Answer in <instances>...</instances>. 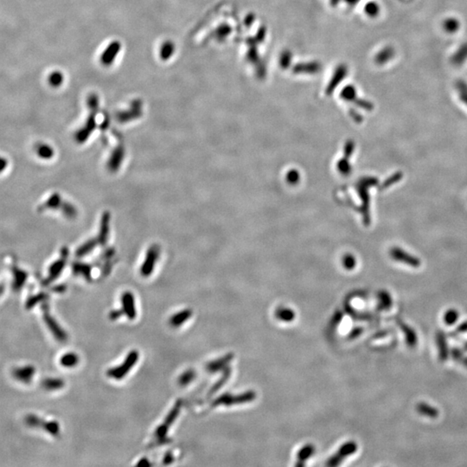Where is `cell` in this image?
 Wrapping results in <instances>:
<instances>
[{
	"instance_id": "1f68e13d",
	"label": "cell",
	"mask_w": 467,
	"mask_h": 467,
	"mask_svg": "<svg viewBox=\"0 0 467 467\" xmlns=\"http://www.w3.org/2000/svg\"><path fill=\"white\" fill-rule=\"evenodd\" d=\"M94 247H95V241H93V240L88 241L79 248V250L77 251V255L78 256H83V255H86L87 254H89V252L92 251Z\"/></svg>"
},
{
	"instance_id": "6da1fadb",
	"label": "cell",
	"mask_w": 467,
	"mask_h": 467,
	"mask_svg": "<svg viewBox=\"0 0 467 467\" xmlns=\"http://www.w3.org/2000/svg\"><path fill=\"white\" fill-rule=\"evenodd\" d=\"M182 407H183V401L181 399L177 400L169 413L166 415L164 422L159 425L158 428L155 430L154 435L157 444H166L170 441L169 438L166 437V435L170 428L173 426L176 418L179 415Z\"/></svg>"
},
{
	"instance_id": "836d02e7",
	"label": "cell",
	"mask_w": 467,
	"mask_h": 467,
	"mask_svg": "<svg viewBox=\"0 0 467 467\" xmlns=\"http://www.w3.org/2000/svg\"><path fill=\"white\" fill-rule=\"evenodd\" d=\"M122 315H125L122 309L113 310L111 313H109V319L111 320H118V319H119Z\"/></svg>"
},
{
	"instance_id": "7c38bea8",
	"label": "cell",
	"mask_w": 467,
	"mask_h": 467,
	"mask_svg": "<svg viewBox=\"0 0 467 467\" xmlns=\"http://www.w3.org/2000/svg\"><path fill=\"white\" fill-rule=\"evenodd\" d=\"M120 50V43L119 42H113L105 50L104 53L101 56V61L105 65L111 64L115 61V58L119 54Z\"/></svg>"
},
{
	"instance_id": "9c48e42d",
	"label": "cell",
	"mask_w": 467,
	"mask_h": 467,
	"mask_svg": "<svg viewBox=\"0 0 467 467\" xmlns=\"http://www.w3.org/2000/svg\"><path fill=\"white\" fill-rule=\"evenodd\" d=\"M391 255L395 261L399 263H404L413 267H419L420 266V259L414 257L413 255H409L408 252L404 251L401 248H394L392 250Z\"/></svg>"
},
{
	"instance_id": "2e32d148",
	"label": "cell",
	"mask_w": 467,
	"mask_h": 467,
	"mask_svg": "<svg viewBox=\"0 0 467 467\" xmlns=\"http://www.w3.org/2000/svg\"><path fill=\"white\" fill-rule=\"evenodd\" d=\"M123 158H124V149L122 147L117 148L112 154L109 160V164H108L109 169L113 172L117 171L120 166V163L122 162Z\"/></svg>"
},
{
	"instance_id": "d4e9b609",
	"label": "cell",
	"mask_w": 467,
	"mask_h": 467,
	"mask_svg": "<svg viewBox=\"0 0 467 467\" xmlns=\"http://www.w3.org/2000/svg\"><path fill=\"white\" fill-rule=\"evenodd\" d=\"M108 229H109V214L106 213L103 217H102V222H101V234H100V240L102 244H104L107 241V238L108 236Z\"/></svg>"
},
{
	"instance_id": "8fae6325",
	"label": "cell",
	"mask_w": 467,
	"mask_h": 467,
	"mask_svg": "<svg viewBox=\"0 0 467 467\" xmlns=\"http://www.w3.org/2000/svg\"><path fill=\"white\" fill-rule=\"evenodd\" d=\"M35 372H36L35 368L30 366V365H28V366H24L15 369L14 371H13V376H14L16 379H18V381L29 383L32 380Z\"/></svg>"
},
{
	"instance_id": "cb8c5ba5",
	"label": "cell",
	"mask_w": 467,
	"mask_h": 467,
	"mask_svg": "<svg viewBox=\"0 0 467 467\" xmlns=\"http://www.w3.org/2000/svg\"><path fill=\"white\" fill-rule=\"evenodd\" d=\"M437 345H438L439 356L441 360H446L447 358V345H446V337L442 332H438L437 334Z\"/></svg>"
},
{
	"instance_id": "5bb4252c",
	"label": "cell",
	"mask_w": 467,
	"mask_h": 467,
	"mask_svg": "<svg viewBox=\"0 0 467 467\" xmlns=\"http://www.w3.org/2000/svg\"><path fill=\"white\" fill-rule=\"evenodd\" d=\"M191 316L192 311L191 309H184L173 314V316L170 318L169 323L173 327H179L185 323L187 320H190Z\"/></svg>"
},
{
	"instance_id": "e575fe53",
	"label": "cell",
	"mask_w": 467,
	"mask_h": 467,
	"mask_svg": "<svg viewBox=\"0 0 467 467\" xmlns=\"http://www.w3.org/2000/svg\"><path fill=\"white\" fill-rule=\"evenodd\" d=\"M278 316L280 317L281 320H290L291 319H292L293 315H292L291 311H289V310H284V311H282V312H280V313H278Z\"/></svg>"
},
{
	"instance_id": "d6a6232c",
	"label": "cell",
	"mask_w": 467,
	"mask_h": 467,
	"mask_svg": "<svg viewBox=\"0 0 467 467\" xmlns=\"http://www.w3.org/2000/svg\"><path fill=\"white\" fill-rule=\"evenodd\" d=\"M459 318V313H457V311L455 310H449L448 312H446L445 316H444V321L446 324H453V323L456 322L457 320Z\"/></svg>"
},
{
	"instance_id": "44dd1931",
	"label": "cell",
	"mask_w": 467,
	"mask_h": 467,
	"mask_svg": "<svg viewBox=\"0 0 467 467\" xmlns=\"http://www.w3.org/2000/svg\"><path fill=\"white\" fill-rule=\"evenodd\" d=\"M395 50L392 47H386L378 53L377 56V61L380 64H383L392 60L395 57Z\"/></svg>"
},
{
	"instance_id": "4dcf8cb0",
	"label": "cell",
	"mask_w": 467,
	"mask_h": 467,
	"mask_svg": "<svg viewBox=\"0 0 467 467\" xmlns=\"http://www.w3.org/2000/svg\"><path fill=\"white\" fill-rule=\"evenodd\" d=\"M402 327H403V331L408 335V336H407V342H408V344H409L410 346H413V345H416V335L413 332V330H411L409 327L407 326L406 324H405V325L403 324Z\"/></svg>"
},
{
	"instance_id": "5b68a950",
	"label": "cell",
	"mask_w": 467,
	"mask_h": 467,
	"mask_svg": "<svg viewBox=\"0 0 467 467\" xmlns=\"http://www.w3.org/2000/svg\"><path fill=\"white\" fill-rule=\"evenodd\" d=\"M255 394L254 392H248L246 394H242L241 395H232L230 394H224L221 395L217 399L213 402V407L220 406V405H224V406H231L233 404H238V403H244L250 402L252 400L255 399Z\"/></svg>"
},
{
	"instance_id": "d590c367",
	"label": "cell",
	"mask_w": 467,
	"mask_h": 467,
	"mask_svg": "<svg viewBox=\"0 0 467 467\" xmlns=\"http://www.w3.org/2000/svg\"><path fill=\"white\" fill-rule=\"evenodd\" d=\"M173 461H174V457H173V453H166V455L164 456L162 464L165 465V466H168L170 464L173 463Z\"/></svg>"
},
{
	"instance_id": "e0dca14e",
	"label": "cell",
	"mask_w": 467,
	"mask_h": 467,
	"mask_svg": "<svg viewBox=\"0 0 467 467\" xmlns=\"http://www.w3.org/2000/svg\"><path fill=\"white\" fill-rule=\"evenodd\" d=\"M64 381L60 378H47L42 381V386L47 390H58L64 387Z\"/></svg>"
},
{
	"instance_id": "ac0fdd59",
	"label": "cell",
	"mask_w": 467,
	"mask_h": 467,
	"mask_svg": "<svg viewBox=\"0 0 467 467\" xmlns=\"http://www.w3.org/2000/svg\"><path fill=\"white\" fill-rule=\"evenodd\" d=\"M455 89L460 101L467 107V82L460 79L455 83Z\"/></svg>"
},
{
	"instance_id": "3957f363",
	"label": "cell",
	"mask_w": 467,
	"mask_h": 467,
	"mask_svg": "<svg viewBox=\"0 0 467 467\" xmlns=\"http://www.w3.org/2000/svg\"><path fill=\"white\" fill-rule=\"evenodd\" d=\"M42 310H43L44 322L46 323L49 330L51 331V333L54 336L55 338L58 341L62 342V343L67 341L68 340L67 332L61 328V325L58 323V321L55 320L53 317L51 316L49 306L47 304L43 305Z\"/></svg>"
},
{
	"instance_id": "ba28073f",
	"label": "cell",
	"mask_w": 467,
	"mask_h": 467,
	"mask_svg": "<svg viewBox=\"0 0 467 467\" xmlns=\"http://www.w3.org/2000/svg\"><path fill=\"white\" fill-rule=\"evenodd\" d=\"M356 449H357V446L354 442H350V443L345 444V446H342L338 453L335 454L334 456L331 458L330 461L327 463V466H330V467L338 466V465L341 463L343 460H345L346 457L355 453Z\"/></svg>"
},
{
	"instance_id": "603a6c76",
	"label": "cell",
	"mask_w": 467,
	"mask_h": 467,
	"mask_svg": "<svg viewBox=\"0 0 467 467\" xmlns=\"http://www.w3.org/2000/svg\"><path fill=\"white\" fill-rule=\"evenodd\" d=\"M230 373H231V370H230V368H226V370H224V374L223 375V377L220 378L219 381H216L215 384L213 385L212 388L209 389V391L208 393V397H210L212 396L213 395H215L216 392L219 390L220 388L223 387V385L225 384L229 378L230 377Z\"/></svg>"
},
{
	"instance_id": "8d00e7d4",
	"label": "cell",
	"mask_w": 467,
	"mask_h": 467,
	"mask_svg": "<svg viewBox=\"0 0 467 467\" xmlns=\"http://www.w3.org/2000/svg\"><path fill=\"white\" fill-rule=\"evenodd\" d=\"M151 464L147 459L143 458L137 463V467H151Z\"/></svg>"
},
{
	"instance_id": "f546056e",
	"label": "cell",
	"mask_w": 467,
	"mask_h": 467,
	"mask_svg": "<svg viewBox=\"0 0 467 467\" xmlns=\"http://www.w3.org/2000/svg\"><path fill=\"white\" fill-rule=\"evenodd\" d=\"M313 453V447L312 446H306L298 453V462L297 466L304 465V461H306V459H308Z\"/></svg>"
},
{
	"instance_id": "277c9868",
	"label": "cell",
	"mask_w": 467,
	"mask_h": 467,
	"mask_svg": "<svg viewBox=\"0 0 467 467\" xmlns=\"http://www.w3.org/2000/svg\"><path fill=\"white\" fill-rule=\"evenodd\" d=\"M26 424L29 427L35 428H42L44 431L51 434L53 436L60 435V425L57 421H45L42 418L34 414H29L26 418Z\"/></svg>"
},
{
	"instance_id": "8992f818",
	"label": "cell",
	"mask_w": 467,
	"mask_h": 467,
	"mask_svg": "<svg viewBox=\"0 0 467 467\" xmlns=\"http://www.w3.org/2000/svg\"><path fill=\"white\" fill-rule=\"evenodd\" d=\"M158 255H159V248L157 245H153L148 250L146 260L141 266L140 273L142 276L148 277L151 275L152 271L154 269L155 264L157 263Z\"/></svg>"
},
{
	"instance_id": "52a82bcc",
	"label": "cell",
	"mask_w": 467,
	"mask_h": 467,
	"mask_svg": "<svg viewBox=\"0 0 467 467\" xmlns=\"http://www.w3.org/2000/svg\"><path fill=\"white\" fill-rule=\"evenodd\" d=\"M121 304L124 314L130 320L136 319L137 311L135 306V298L131 292H125L121 296Z\"/></svg>"
},
{
	"instance_id": "f1b7e54d",
	"label": "cell",
	"mask_w": 467,
	"mask_h": 467,
	"mask_svg": "<svg viewBox=\"0 0 467 467\" xmlns=\"http://www.w3.org/2000/svg\"><path fill=\"white\" fill-rule=\"evenodd\" d=\"M63 80H64L63 75L60 71H53L48 78L50 85L53 87V88H58V87L61 86L62 83H63Z\"/></svg>"
},
{
	"instance_id": "484cf974",
	"label": "cell",
	"mask_w": 467,
	"mask_h": 467,
	"mask_svg": "<svg viewBox=\"0 0 467 467\" xmlns=\"http://www.w3.org/2000/svg\"><path fill=\"white\" fill-rule=\"evenodd\" d=\"M74 272L77 274L83 275L88 281L91 280V267L87 264L77 263L74 266Z\"/></svg>"
},
{
	"instance_id": "7402d4cb",
	"label": "cell",
	"mask_w": 467,
	"mask_h": 467,
	"mask_svg": "<svg viewBox=\"0 0 467 467\" xmlns=\"http://www.w3.org/2000/svg\"><path fill=\"white\" fill-rule=\"evenodd\" d=\"M197 377V373L194 370H187L183 373L180 375L177 382L181 387H187L188 385L191 384L192 381H194L195 378Z\"/></svg>"
},
{
	"instance_id": "d6986e66",
	"label": "cell",
	"mask_w": 467,
	"mask_h": 467,
	"mask_svg": "<svg viewBox=\"0 0 467 467\" xmlns=\"http://www.w3.org/2000/svg\"><path fill=\"white\" fill-rule=\"evenodd\" d=\"M94 125H95V119H94V115H92L87 123L86 126H84L83 129L81 130L77 134V140L80 141V143H83V141L89 136V133L92 132Z\"/></svg>"
},
{
	"instance_id": "4316f807",
	"label": "cell",
	"mask_w": 467,
	"mask_h": 467,
	"mask_svg": "<svg viewBox=\"0 0 467 467\" xmlns=\"http://www.w3.org/2000/svg\"><path fill=\"white\" fill-rule=\"evenodd\" d=\"M417 410L419 413L426 416L436 417L438 415V411L435 409V408L430 407L428 404H425V403L418 404Z\"/></svg>"
},
{
	"instance_id": "9a60e30c",
	"label": "cell",
	"mask_w": 467,
	"mask_h": 467,
	"mask_svg": "<svg viewBox=\"0 0 467 467\" xmlns=\"http://www.w3.org/2000/svg\"><path fill=\"white\" fill-rule=\"evenodd\" d=\"M233 359V355L232 354H228L226 356H223L222 358L215 360L213 362L208 363L206 365V370L209 373H215L218 370H222L224 367H226L227 364L230 363L231 360Z\"/></svg>"
},
{
	"instance_id": "7a4b0ae2",
	"label": "cell",
	"mask_w": 467,
	"mask_h": 467,
	"mask_svg": "<svg viewBox=\"0 0 467 467\" xmlns=\"http://www.w3.org/2000/svg\"><path fill=\"white\" fill-rule=\"evenodd\" d=\"M139 356H140V354L136 350L130 351L124 360V362L120 365L111 368L107 371L108 378L115 379V380L123 379L127 374L129 373L130 370L135 366V364L139 360Z\"/></svg>"
},
{
	"instance_id": "83f0119b",
	"label": "cell",
	"mask_w": 467,
	"mask_h": 467,
	"mask_svg": "<svg viewBox=\"0 0 467 467\" xmlns=\"http://www.w3.org/2000/svg\"><path fill=\"white\" fill-rule=\"evenodd\" d=\"M175 47L172 42H166L164 44H162L161 49H160V57L163 60H167L168 58H171L174 53Z\"/></svg>"
},
{
	"instance_id": "ffe728a7",
	"label": "cell",
	"mask_w": 467,
	"mask_h": 467,
	"mask_svg": "<svg viewBox=\"0 0 467 467\" xmlns=\"http://www.w3.org/2000/svg\"><path fill=\"white\" fill-rule=\"evenodd\" d=\"M79 356L76 355V353L69 352L64 354L61 356L60 359V363L61 366L65 368H73L76 367L79 363Z\"/></svg>"
},
{
	"instance_id": "30bf717a",
	"label": "cell",
	"mask_w": 467,
	"mask_h": 467,
	"mask_svg": "<svg viewBox=\"0 0 467 467\" xmlns=\"http://www.w3.org/2000/svg\"><path fill=\"white\" fill-rule=\"evenodd\" d=\"M467 61V41L461 43L450 57V62L454 67H460Z\"/></svg>"
},
{
	"instance_id": "74e56055",
	"label": "cell",
	"mask_w": 467,
	"mask_h": 467,
	"mask_svg": "<svg viewBox=\"0 0 467 467\" xmlns=\"http://www.w3.org/2000/svg\"><path fill=\"white\" fill-rule=\"evenodd\" d=\"M458 331H459V332H466V331H467V321L462 323V324L458 328Z\"/></svg>"
},
{
	"instance_id": "4fadbf2b",
	"label": "cell",
	"mask_w": 467,
	"mask_h": 467,
	"mask_svg": "<svg viewBox=\"0 0 467 467\" xmlns=\"http://www.w3.org/2000/svg\"><path fill=\"white\" fill-rule=\"evenodd\" d=\"M460 28H461V23L455 17L446 18L444 21L442 22V29L448 35L456 34L459 32Z\"/></svg>"
}]
</instances>
